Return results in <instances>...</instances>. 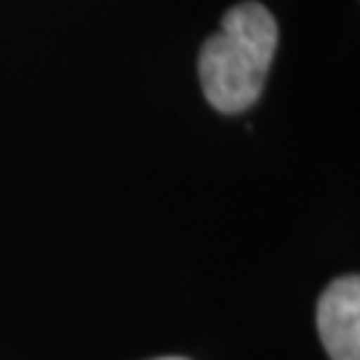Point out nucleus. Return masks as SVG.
<instances>
[{"label":"nucleus","mask_w":360,"mask_h":360,"mask_svg":"<svg viewBox=\"0 0 360 360\" xmlns=\"http://www.w3.org/2000/svg\"><path fill=\"white\" fill-rule=\"evenodd\" d=\"M278 49V22L262 3H238L224 13L198 59L203 94L219 112H245L264 89Z\"/></svg>","instance_id":"f257e3e1"},{"label":"nucleus","mask_w":360,"mask_h":360,"mask_svg":"<svg viewBox=\"0 0 360 360\" xmlns=\"http://www.w3.org/2000/svg\"><path fill=\"white\" fill-rule=\"evenodd\" d=\"M318 331L334 360H360V281L339 278L318 302Z\"/></svg>","instance_id":"f03ea898"},{"label":"nucleus","mask_w":360,"mask_h":360,"mask_svg":"<svg viewBox=\"0 0 360 360\" xmlns=\"http://www.w3.org/2000/svg\"><path fill=\"white\" fill-rule=\"evenodd\" d=\"M163 360H184V358H163Z\"/></svg>","instance_id":"7ed1b4c3"}]
</instances>
